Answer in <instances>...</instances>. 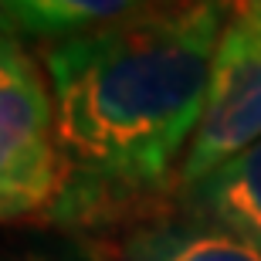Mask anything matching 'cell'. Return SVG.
Segmentation results:
<instances>
[{"instance_id":"obj_1","label":"cell","mask_w":261,"mask_h":261,"mask_svg":"<svg viewBox=\"0 0 261 261\" xmlns=\"http://www.w3.org/2000/svg\"><path fill=\"white\" fill-rule=\"evenodd\" d=\"M231 10L234 0H156L44 48L65 160L48 224L106 234L173 197Z\"/></svg>"},{"instance_id":"obj_2","label":"cell","mask_w":261,"mask_h":261,"mask_svg":"<svg viewBox=\"0 0 261 261\" xmlns=\"http://www.w3.org/2000/svg\"><path fill=\"white\" fill-rule=\"evenodd\" d=\"M65 187L58 116L48 71L28 44L4 31L0 41V217L48 224Z\"/></svg>"},{"instance_id":"obj_3","label":"cell","mask_w":261,"mask_h":261,"mask_svg":"<svg viewBox=\"0 0 261 261\" xmlns=\"http://www.w3.org/2000/svg\"><path fill=\"white\" fill-rule=\"evenodd\" d=\"M261 139V0H234L207 82L200 126L184 156L176 187L194 184L214 166Z\"/></svg>"},{"instance_id":"obj_4","label":"cell","mask_w":261,"mask_h":261,"mask_svg":"<svg viewBox=\"0 0 261 261\" xmlns=\"http://www.w3.org/2000/svg\"><path fill=\"white\" fill-rule=\"evenodd\" d=\"M109 261H261V251L170 197L102 234Z\"/></svg>"},{"instance_id":"obj_5","label":"cell","mask_w":261,"mask_h":261,"mask_svg":"<svg viewBox=\"0 0 261 261\" xmlns=\"http://www.w3.org/2000/svg\"><path fill=\"white\" fill-rule=\"evenodd\" d=\"M173 200L261 251V139L200 180L176 187Z\"/></svg>"},{"instance_id":"obj_6","label":"cell","mask_w":261,"mask_h":261,"mask_svg":"<svg viewBox=\"0 0 261 261\" xmlns=\"http://www.w3.org/2000/svg\"><path fill=\"white\" fill-rule=\"evenodd\" d=\"M156 0H4V31L48 44L133 17Z\"/></svg>"},{"instance_id":"obj_7","label":"cell","mask_w":261,"mask_h":261,"mask_svg":"<svg viewBox=\"0 0 261 261\" xmlns=\"http://www.w3.org/2000/svg\"><path fill=\"white\" fill-rule=\"evenodd\" d=\"M4 261H109V248L102 234L38 224V231L20 234L10 244Z\"/></svg>"}]
</instances>
